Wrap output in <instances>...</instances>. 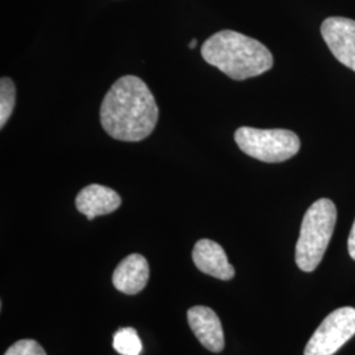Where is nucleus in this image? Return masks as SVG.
<instances>
[{"mask_svg": "<svg viewBox=\"0 0 355 355\" xmlns=\"http://www.w3.org/2000/svg\"><path fill=\"white\" fill-rule=\"evenodd\" d=\"M157 121L158 105L152 91L137 76L117 79L103 99L101 123L114 140H144L152 135Z\"/></svg>", "mask_w": 355, "mask_h": 355, "instance_id": "1", "label": "nucleus"}, {"mask_svg": "<svg viewBox=\"0 0 355 355\" xmlns=\"http://www.w3.org/2000/svg\"><path fill=\"white\" fill-rule=\"evenodd\" d=\"M202 55L207 64L234 80L261 76L274 64L272 54L262 42L234 31H221L208 38Z\"/></svg>", "mask_w": 355, "mask_h": 355, "instance_id": "2", "label": "nucleus"}, {"mask_svg": "<svg viewBox=\"0 0 355 355\" xmlns=\"http://www.w3.org/2000/svg\"><path fill=\"white\" fill-rule=\"evenodd\" d=\"M337 209L329 199H320L305 212L296 243L295 261L304 272H312L322 261L334 232Z\"/></svg>", "mask_w": 355, "mask_h": 355, "instance_id": "3", "label": "nucleus"}, {"mask_svg": "<svg viewBox=\"0 0 355 355\" xmlns=\"http://www.w3.org/2000/svg\"><path fill=\"white\" fill-rule=\"evenodd\" d=\"M234 140L245 154L267 164L284 162L300 150L299 137L287 129L241 127Z\"/></svg>", "mask_w": 355, "mask_h": 355, "instance_id": "4", "label": "nucleus"}, {"mask_svg": "<svg viewBox=\"0 0 355 355\" xmlns=\"http://www.w3.org/2000/svg\"><path fill=\"white\" fill-rule=\"evenodd\" d=\"M355 334V308L343 306L329 313L305 346L304 355L336 354Z\"/></svg>", "mask_w": 355, "mask_h": 355, "instance_id": "5", "label": "nucleus"}, {"mask_svg": "<svg viewBox=\"0 0 355 355\" xmlns=\"http://www.w3.org/2000/svg\"><path fill=\"white\" fill-rule=\"evenodd\" d=\"M321 35L331 54L355 71V20L328 17L321 26Z\"/></svg>", "mask_w": 355, "mask_h": 355, "instance_id": "6", "label": "nucleus"}, {"mask_svg": "<svg viewBox=\"0 0 355 355\" xmlns=\"http://www.w3.org/2000/svg\"><path fill=\"white\" fill-rule=\"evenodd\" d=\"M189 325L205 349L220 353L224 349V330L215 312L204 305L192 306L187 312Z\"/></svg>", "mask_w": 355, "mask_h": 355, "instance_id": "7", "label": "nucleus"}, {"mask_svg": "<svg viewBox=\"0 0 355 355\" xmlns=\"http://www.w3.org/2000/svg\"><path fill=\"white\" fill-rule=\"evenodd\" d=\"M192 259L202 272L217 279L230 280L236 274L224 249L212 240L203 239L196 242L192 250Z\"/></svg>", "mask_w": 355, "mask_h": 355, "instance_id": "8", "label": "nucleus"}, {"mask_svg": "<svg viewBox=\"0 0 355 355\" xmlns=\"http://www.w3.org/2000/svg\"><path fill=\"white\" fill-rule=\"evenodd\" d=\"M76 209L94 220L96 216L108 215L121 205V198L116 191L102 184H89L76 195Z\"/></svg>", "mask_w": 355, "mask_h": 355, "instance_id": "9", "label": "nucleus"}, {"mask_svg": "<svg viewBox=\"0 0 355 355\" xmlns=\"http://www.w3.org/2000/svg\"><path fill=\"white\" fill-rule=\"evenodd\" d=\"M149 280V263L141 254H130L114 268V288L127 295H136L145 288Z\"/></svg>", "mask_w": 355, "mask_h": 355, "instance_id": "10", "label": "nucleus"}, {"mask_svg": "<svg viewBox=\"0 0 355 355\" xmlns=\"http://www.w3.org/2000/svg\"><path fill=\"white\" fill-rule=\"evenodd\" d=\"M114 349L121 355H140L142 343L136 329L121 328L114 333Z\"/></svg>", "mask_w": 355, "mask_h": 355, "instance_id": "11", "label": "nucleus"}, {"mask_svg": "<svg viewBox=\"0 0 355 355\" xmlns=\"http://www.w3.org/2000/svg\"><path fill=\"white\" fill-rule=\"evenodd\" d=\"M16 103V89L10 78H1L0 80V127L6 125L11 117Z\"/></svg>", "mask_w": 355, "mask_h": 355, "instance_id": "12", "label": "nucleus"}, {"mask_svg": "<svg viewBox=\"0 0 355 355\" xmlns=\"http://www.w3.org/2000/svg\"><path fill=\"white\" fill-rule=\"evenodd\" d=\"M4 355H46V353L36 341L21 340L13 343Z\"/></svg>", "mask_w": 355, "mask_h": 355, "instance_id": "13", "label": "nucleus"}, {"mask_svg": "<svg viewBox=\"0 0 355 355\" xmlns=\"http://www.w3.org/2000/svg\"><path fill=\"white\" fill-rule=\"evenodd\" d=\"M347 250H349L350 257H352V258L355 261V221L354 224H353L352 232H350L349 240H347Z\"/></svg>", "mask_w": 355, "mask_h": 355, "instance_id": "14", "label": "nucleus"}, {"mask_svg": "<svg viewBox=\"0 0 355 355\" xmlns=\"http://www.w3.org/2000/svg\"><path fill=\"white\" fill-rule=\"evenodd\" d=\"M196 45H198V41H196V40H192L190 42V45H189V48H190V49H195Z\"/></svg>", "mask_w": 355, "mask_h": 355, "instance_id": "15", "label": "nucleus"}]
</instances>
